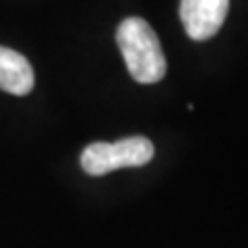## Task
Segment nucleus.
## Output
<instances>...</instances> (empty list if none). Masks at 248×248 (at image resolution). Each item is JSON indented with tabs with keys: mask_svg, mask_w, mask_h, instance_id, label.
Masks as SVG:
<instances>
[{
	"mask_svg": "<svg viewBox=\"0 0 248 248\" xmlns=\"http://www.w3.org/2000/svg\"><path fill=\"white\" fill-rule=\"evenodd\" d=\"M35 75L23 54L0 46V89L11 95H27L33 89Z\"/></svg>",
	"mask_w": 248,
	"mask_h": 248,
	"instance_id": "nucleus-4",
	"label": "nucleus"
},
{
	"mask_svg": "<svg viewBox=\"0 0 248 248\" xmlns=\"http://www.w3.org/2000/svg\"><path fill=\"white\" fill-rule=\"evenodd\" d=\"M153 143L147 137H126L116 143H91L81 153V166L89 176H104L120 168H141L153 159Z\"/></svg>",
	"mask_w": 248,
	"mask_h": 248,
	"instance_id": "nucleus-2",
	"label": "nucleus"
},
{
	"mask_svg": "<svg viewBox=\"0 0 248 248\" xmlns=\"http://www.w3.org/2000/svg\"><path fill=\"white\" fill-rule=\"evenodd\" d=\"M230 0H180V21L190 40L205 42L221 29Z\"/></svg>",
	"mask_w": 248,
	"mask_h": 248,
	"instance_id": "nucleus-3",
	"label": "nucleus"
},
{
	"mask_svg": "<svg viewBox=\"0 0 248 248\" xmlns=\"http://www.w3.org/2000/svg\"><path fill=\"white\" fill-rule=\"evenodd\" d=\"M116 42L126 62L130 77L137 83L151 85L166 77L168 62L155 31L145 19L128 17L116 31Z\"/></svg>",
	"mask_w": 248,
	"mask_h": 248,
	"instance_id": "nucleus-1",
	"label": "nucleus"
}]
</instances>
